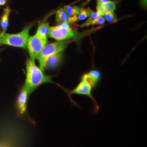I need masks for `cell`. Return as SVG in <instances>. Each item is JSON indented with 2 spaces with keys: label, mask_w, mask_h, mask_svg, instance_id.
Here are the masks:
<instances>
[{
  "label": "cell",
  "mask_w": 147,
  "mask_h": 147,
  "mask_svg": "<svg viewBox=\"0 0 147 147\" xmlns=\"http://www.w3.org/2000/svg\"><path fill=\"white\" fill-rule=\"evenodd\" d=\"M47 42V38L41 37L37 34L29 37L26 47L31 59L34 61L38 57Z\"/></svg>",
  "instance_id": "cell-5"
},
{
  "label": "cell",
  "mask_w": 147,
  "mask_h": 147,
  "mask_svg": "<svg viewBox=\"0 0 147 147\" xmlns=\"http://www.w3.org/2000/svg\"><path fill=\"white\" fill-rule=\"evenodd\" d=\"M105 22V18L103 17V16H99L97 19H95V20L94 21L93 25H103L104 24Z\"/></svg>",
  "instance_id": "cell-18"
},
{
  "label": "cell",
  "mask_w": 147,
  "mask_h": 147,
  "mask_svg": "<svg viewBox=\"0 0 147 147\" xmlns=\"http://www.w3.org/2000/svg\"><path fill=\"white\" fill-rule=\"evenodd\" d=\"M69 42L68 41H59L46 44L37 57L40 68L44 71L49 58L56 53L62 52L67 47Z\"/></svg>",
  "instance_id": "cell-4"
},
{
  "label": "cell",
  "mask_w": 147,
  "mask_h": 147,
  "mask_svg": "<svg viewBox=\"0 0 147 147\" xmlns=\"http://www.w3.org/2000/svg\"><path fill=\"white\" fill-rule=\"evenodd\" d=\"M11 9L9 7H7L3 11V13L1 18L0 26L2 30V32H5L8 26L9 16L11 13Z\"/></svg>",
  "instance_id": "cell-11"
},
{
  "label": "cell",
  "mask_w": 147,
  "mask_h": 147,
  "mask_svg": "<svg viewBox=\"0 0 147 147\" xmlns=\"http://www.w3.org/2000/svg\"><path fill=\"white\" fill-rule=\"evenodd\" d=\"M105 19L109 22H112L116 21L117 19V17L114 11H111L105 14Z\"/></svg>",
  "instance_id": "cell-17"
},
{
  "label": "cell",
  "mask_w": 147,
  "mask_h": 147,
  "mask_svg": "<svg viewBox=\"0 0 147 147\" xmlns=\"http://www.w3.org/2000/svg\"><path fill=\"white\" fill-rule=\"evenodd\" d=\"M32 24L25 27L22 31L16 34H8L5 32L0 33V45H6L14 47L25 49L30 37V30Z\"/></svg>",
  "instance_id": "cell-2"
},
{
  "label": "cell",
  "mask_w": 147,
  "mask_h": 147,
  "mask_svg": "<svg viewBox=\"0 0 147 147\" xmlns=\"http://www.w3.org/2000/svg\"><path fill=\"white\" fill-rule=\"evenodd\" d=\"M109 0H97V5L96 7H99L100 5L106 3V2L109 1Z\"/></svg>",
  "instance_id": "cell-20"
},
{
  "label": "cell",
  "mask_w": 147,
  "mask_h": 147,
  "mask_svg": "<svg viewBox=\"0 0 147 147\" xmlns=\"http://www.w3.org/2000/svg\"><path fill=\"white\" fill-rule=\"evenodd\" d=\"M119 0L109 1L100 6L96 7L97 11L98 12L99 16H104L105 14L107 13L114 11L116 9L117 3L119 2Z\"/></svg>",
  "instance_id": "cell-8"
},
{
  "label": "cell",
  "mask_w": 147,
  "mask_h": 147,
  "mask_svg": "<svg viewBox=\"0 0 147 147\" xmlns=\"http://www.w3.org/2000/svg\"><path fill=\"white\" fill-rule=\"evenodd\" d=\"M93 12L94 11L91 10L90 8L82 9V11L75 17V21L78 22V21L84 20V19H87V18H89Z\"/></svg>",
  "instance_id": "cell-15"
},
{
  "label": "cell",
  "mask_w": 147,
  "mask_h": 147,
  "mask_svg": "<svg viewBox=\"0 0 147 147\" xmlns=\"http://www.w3.org/2000/svg\"><path fill=\"white\" fill-rule=\"evenodd\" d=\"M56 20L58 24H62L64 22L72 24L71 19L67 15L63 8H61L57 11L56 15Z\"/></svg>",
  "instance_id": "cell-12"
},
{
  "label": "cell",
  "mask_w": 147,
  "mask_h": 147,
  "mask_svg": "<svg viewBox=\"0 0 147 147\" xmlns=\"http://www.w3.org/2000/svg\"><path fill=\"white\" fill-rule=\"evenodd\" d=\"M53 83L50 77L45 75L43 71L39 68L34 60L27 59L26 62V78L24 87L30 94L44 84Z\"/></svg>",
  "instance_id": "cell-1"
},
{
  "label": "cell",
  "mask_w": 147,
  "mask_h": 147,
  "mask_svg": "<svg viewBox=\"0 0 147 147\" xmlns=\"http://www.w3.org/2000/svg\"><path fill=\"white\" fill-rule=\"evenodd\" d=\"M48 36L58 41L75 39L80 37V34L70 26L69 23L64 22L57 26L50 27Z\"/></svg>",
  "instance_id": "cell-3"
},
{
  "label": "cell",
  "mask_w": 147,
  "mask_h": 147,
  "mask_svg": "<svg viewBox=\"0 0 147 147\" xmlns=\"http://www.w3.org/2000/svg\"><path fill=\"white\" fill-rule=\"evenodd\" d=\"M30 95L28 90L23 86L17 99V108L20 115H24L26 113L27 101Z\"/></svg>",
  "instance_id": "cell-7"
},
{
  "label": "cell",
  "mask_w": 147,
  "mask_h": 147,
  "mask_svg": "<svg viewBox=\"0 0 147 147\" xmlns=\"http://www.w3.org/2000/svg\"><path fill=\"white\" fill-rule=\"evenodd\" d=\"M62 52H61L49 57L46 63L45 68L51 69L56 68L62 61Z\"/></svg>",
  "instance_id": "cell-10"
},
{
  "label": "cell",
  "mask_w": 147,
  "mask_h": 147,
  "mask_svg": "<svg viewBox=\"0 0 147 147\" xmlns=\"http://www.w3.org/2000/svg\"><path fill=\"white\" fill-rule=\"evenodd\" d=\"M7 3V0H0V6L5 5Z\"/></svg>",
  "instance_id": "cell-21"
},
{
  "label": "cell",
  "mask_w": 147,
  "mask_h": 147,
  "mask_svg": "<svg viewBox=\"0 0 147 147\" xmlns=\"http://www.w3.org/2000/svg\"><path fill=\"white\" fill-rule=\"evenodd\" d=\"M140 5L144 9H147V0H140Z\"/></svg>",
  "instance_id": "cell-19"
},
{
  "label": "cell",
  "mask_w": 147,
  "mask_h": 147,
  "mask_svg": "<svg viewBox=\"0 0 147 147\" xmlns=\"http://www.w3.org/2000/svg\"><path fill=\"white\" fill-rule=\"evenodd\" d=\"M92 87L89 84V82L84 78H81V81L78 86L70 92V94H76L86 95L90 98L93 102V113L96 114L98 112L99 110V106L95 100L94 97L92 94Z\"/></svg>",
  "instance_id": "cell-6"
},
{
  "label": "cell",
  "mask_w": 147,
  "mask_h": 147,
  "mask_svg": "<svg viewBox=\"0 0 147 147\" xmlns=\"http://www.w3.org/2000/svg\"><path fill=\"white\" fill-rule=\"evenodd\" d=\"M99 14L98 13V12L96 11L95 12H93L91 16H90L88 18V19L84 22V24H83L81 27H84L89 26L90 25H93V24L94 22V21L96 19H97L99 16Z\"/></svg>",
  "instance_id": "cell-16"
},
{
  "label": "cell",
  "mask_w": 147,
  "mask_h": 147,
  "mask_svg": "<svg viewBox=\"0 0 147 147\" xmlns=\"http://www.w3.org/2000/svg\"><path fill=\"white\" fill-rule=\"evenodd\" d=\"M67 15L71 18H75L79 14V13L82 10V8H81L76 5L70 6V5H65L64 8Z\"/></svg>",
  "instance_id": "cell-13"
},
{
  "label": "cell",
  "mask_w": 147,
  "mask_h": 147,
  "mask_svg": "<svg viewBox=\"0 0 147 147\" xmlns=\"http://www.w3.org/2000/svg\"><path fill=\"white\" fill-rule=\"evenodd\" d=\"M90 1H91V0H87V1H86V3H84V5H86V4H87V3H88Z\"/></svg>",
  "instance_id": "cell-22"
},
{
  "label": "cell",
  "mask_w": 147,
  "mask_h": 147,
  "mask_svg": "<svg viewBox=\"0 0 147 147\" xmlns=\"http://www.w3.org/2000/svg\"><path fill=\"white\" fill-rule=\"evenodd\" d=\"M49 24L48 22H44L40 24L37 30L36 34L42 37L47 38L50 30Z\"/></svg>",
  "instance_id": "cell-14"
},
{
  "label": "cell",
  "mask_w": 147,
  "mask_h": 147,
  "mask_svg": "<svg viewBox=\"0 0 147 147\" xmlns=\"http://www.w3.org/2000/svg\"><path fill=\"white\" fill-rule=\"evenodd\" d=\"M82 78L86 79L90 84L92 88H93L99 82L101 79V74L98 70H93L90 71L88 73L84 74L82 76Z\"/></svg>",
  "instance_id": "cell-9"
}]
</instances>
